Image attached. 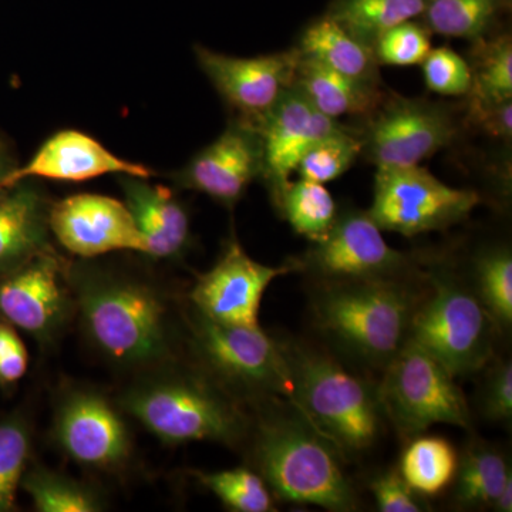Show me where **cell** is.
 I'll list each match as a JSON object with an SVG mask.
<instances>
[{"mask_svg":"<svg viewBox=\"0 0 512 512\" xmlns=\"http://www.w3.org/2000/svg\"><path fill=\"white\" fill-rule=\"evenodd\" d=\"M67 284L87 339L111 365L146 373L173 363V318L156 286L87 265L70 269Z\"/></svg>","mask_w":512,"mask_h":512,"instance_id":"obj_1","label":"cell"},{"mask_svg":"<svg viewBox=\"0 0 512 512\" xmlns=\"http://www.w3.org/2000/svg\"><path fill=\"white\" fill-rule=\"evenodd\" d=\"M261 404L252 420L251 460L272 495L293 504L325 510H357L355 488L343 470V457L320 436L289 400Z\"/></svg>","mask_w":512,"mask_h":512,"instance_id":"obj_2","label":"cell"},{"mask_svg":"<svg viewBox=\"0 0 512 512\" xmlns=\"http://www.w3.org/2000/svg\"><path fill=\"white\" fill-rule=\"evenodd\" d=\"M242 403L200 367L178 369L174 363L141 373L120 397V406L168 446H242L252 424Z\"/></svg>","mask_w":512,"mask_h":512,"instance_id":"obj_3","label":"cell"},{"mask_svg":"<svg viewBox=\"0 0 512 512\" xmlns=\"http://www.w3.org/2000/svg\"><path fill=\"white\" fill-rule=\"evenodd\" d=\"M292 380L291 402L343 460L375 446L383 412L376 386L335 357L301 342H281Z\"/></svg>","mask_w":512,"mask_h":512,"instance_id":"obj_4","label":"cell"},{"mask_svg":"<svg viewBox=\"0 0 512 512\" xmlns=\"http://www.w3.org/2000/svg\"><path fill=\"white\" fill-rule=\"evenodd\" d=\"M417 302L406 279L328 282L313 296V323L343 353L382 372L409 339Z\"/></svg>","mask_w":512,"mask_h":512,"instance_id":"obj_5","label":"cell"},{"mask_svg":"<svg viewBox=\"0 0 512 512\" xmlns=\"http://www.w3.org/2000/svg\"><path fill=\"white\" fill-rule=\"evenodd\" d=\"M188 345L197 367L245 402L291 400L292 380L282 343L259 328L225 325L192 308Z\"/></svg>","mask_w":512,"mask_h":512,"instance_id":"obj_6","label":"cell"},{"mask_svg":"<svg viewBox=\"0 0 512 512\" xmlns=\"http://www.w3.org/2000/svg\"><path fill=\"white\" fill-rule=\"evenodd\" d=\"M495 330L497 325L473 289L451 275L439 274L430 276L429 292L414 308L409 339L457 379L487 366Z\"/></svg>","mask_w":512,"mask_h":512,"instance_id":"obj_7","label":"cell"},{"mask_svg":"<svg viewBox=\"0 0 512 512\" xmlns=\"http://www.w3.org/2000/svg\"><path fill=\"white\" fill-rule=\"evenodd\" d=\"M377 397L400 437L412 440L434 424L470 429L471 414L456 377L413 340L382 370Z\"/></svg>","mask_w":512,"mask_h":512,"instance_id":"obj_8","label":"cell"},{"mask_svg":"<svg viewBox=\"0 0 512 512\" xmlns=\"http://www.w3.org/2000/svg\"><path fill=\"white\" fill-rule=\"evenodd\" d=\"M480 202L478 192L450 187L420 165L377 167L367 214L382 231L417 237L466 221Z\"/></svg>","mask_w":512,"mask_h":512,"instance_id":"obj_9","label":"cell"},{"mask_svg":"<svg viewBox=\"0 0 512 512\" xmlns=\"http://www.w3.org/2000/svg\"><path fill=\"white\" fill-rule=\"evenodd\" d=\"M457 121L448 104L427 99L386 96L356 133L362 154L376 167L420 165L457 136Z\"/></svg>","mask_w":512,"mask_h":512,"instance_id":"obj_10","label":"cell"},{"mask_svg":"<svg viewBox=\"0 0 512 512\" xmlns=\"http://www.w3.org/2000/svg\"><path fill=\"white\" fill-rule=\"evenodd\" d=\"M299 271L311 272L320 284L369 279H404L409 256L387 244L382 229L367 211L339 212L328 234L312 242Z\"/></svg>","mask_w":512,"mask_h":512,"instance_id":"obj_11","label":"cell"},{"mask_svg":"<svg viewBox=\"0 0 512 512\" xmlns=\"http://www.w3.org/2000/svg\"><path fill=\"white\" fill-rule=\"evenodd\" d=\"M67 266L53 248L0 275V319L50 345L76 311Z\"/></svg>","mask_w":512,"mask_h":512,"instance_id":"obj_12","label":"cell"},{"mask_svg":"<svg viewBox=\"0 0 512 512\" xmlns=\"http://www.w3.org/2000/svg\"><path fill=\"white\" fill-rule=\"evenodd\" d=\"M298 271V261L279 266L256 262L231 238L217 264L198 276L190 292L192 308L225 325L259 328V308L268 286Z\"/></svg>","mask_w":512,"mask_h":512,"instance_id":"obj_13","label":"cell"},{"mask_svg":"<svg viewBox=\"0 0 512 512\" xmlns=\"http://www.w3.org/2000/svg\"><path fill=\"white\" fill-rule=\"evenodd\" d=\"M53 434L64 453L83 466L114 470L131 454L126 421L104 394L86 387L60 396Z\"/></svg>","mask_w":512,"mask_h":512,"instance_id":"obj_14","label":"cell"},{"mask_svg":"<svg viewBox=\"0 0 512 512\" xmlns=\"http://www.w3.org/2000/svg\"><path fill=\"white\" fill-rule=\"evenodd\" d=\"M197 62L237 119L254 123L275 106L295 80L299 52L255 57L228 56L204 46H195Z\"/></svg>","mask_w":512,"mask_h":512,"instance_id":"obj_15","label":"cell"},{"mask_svg":"<svg viewBox=\"0 0 512 512\" xmlns=\"http://www.w3.org/2000/svg\"><path fill=\"white\" fill-rule=\"evenodd\" d=\"M258 131L262 144V175L271 200L279 207L291 175L303 154L322 138L338 133L345 126L320 113L295 87L286 90L264 116L249 123Z\"/></svg>","mask_w":512,"mask_h":512,"instance_id":"obj_16","label":"cell"},{"mask_svg":"<svg viewBox=\"0 0 512 512\" xmlns=\"http://www.w3.org/2000/svg\"><path fill=\"white\" fill-rule=\"evenodd\" d=\"M49 227L66 251L90 259L116 251L146 255V239L126 202L100 194H76L52 202Z\"/></svg>","mask_w":512,"mask_h":512,"instance_id":"obj_17","label":"cell"},{"mask_svg":"<svg viewBox=\"0 0 512 512\" xmlns=\"http://www.w3.org/2000/svg\"><path fill=\"white\" fill-rule=\"evenodd\" d=\"M262 144L247 121L234 119L220 137L171 175L184 190L201 192L224 207L238 204L249 185L262 175Z\"/></svg>","mask_w":512,"mask_h":512,"instance_id":"obj_18","label":"cell"},{"mask_svg":"<svg viewBox=\"0 0 512 512\" xmlns=\"http://www.w3.org/2000/svg\"><path fill=\"white\" fill-rule=\"evenodd\" d=\"M133 175L150 178L146 165L124 160L107 150L96 138L76 130H63L47 138L25 165H16L3 181L2 188L13 187L33 178L82 183L103 175Z\"/></svg>","mask_w":512,"mask_h":512,"instance_id":"obj_19","label":"cell"},{"mask_svg":"<svg viewBox=\"0 0 512 512\" xmlns=\"http://www.w3.org/2000/svg\"><path fill=\"white\" fill-rule=\"evenodd\" d=\"M126 205L146 239V256L151 259H177L191 241L190 217L174 192L148 178L117 175Z\"/></svg>","mask_w":512,"mask_h":512,"instance_id":"obj_20","label":"cell"},{"mask_svg":"<svg viewBox=\"0 0 512 512\" xmlns=\"http://www.w3.org/2000/svg\"><path fill=\"white\" fill-rule=\"evenodd\" d=\"M50 205L29 181L0 190V275L52 248Z\"/></svg>","mask_w":512,"mask_h":512,"instance_id":"obj_21","label":"cell"},{"mask_svg":"<svg viewBox=\"0 0 512 512\" xmlns=\"http://www.w3.org/2000/svg\"><path fill=\"white\" fill-rule=\"evenodd\" d=\"M293 87L332 120L343 116L367 117L386 97L377 84L357 82L301 55Z\"/></svg>","mask_w":512,"mask_h":512,"instance_id":"obj_22","label":"cell"},{"mask_svg":"<svg viewBox=\"0 0 512 512\" xmlns=\"http://www.w3.org/2000/svg\"><path fill=\"white\" fill-rule=\"evenodd\" d=\"M299 55L357 82L382 84L375 50L328 15L311 23L299 40Z\"/></svg>","mask_w":512,"mask_h":512,"instance_id":"obj_23","label":"cell"},{"mask_svg":"<svg viewBox=\"0 0 512 512\" xmlns=\"http://www.w3.org/2000/svg\"><path fill=\"white\" fill-rule=\"evenodd\" d=\"M431 0H335L328 16L338 22L350 35L375 46L386 30L421 18Z\"/></svg>","mask_w":512,"mask_h":512,"instance_id":"obj_24","label":"cell"},{"mask_svg":"<svg viewBox=\"0 0 512 512\" xmlns=\"http://www.w3.org/2000/svg\"><path fill=\"white\" fill-rule=\"evenodd\" d=\"M470 50L473 86L468 93L470 106H490L512 99L511 36L483 37Z\"/></svg>","mask_w":512,"mask_h":512,"instance_id":"obj_25","label":"cell"},{"mask_svg":"<svg viewBox=\"0 0 512 512\" xmlns=\"http://www.w3.org/2000/svg\"><path fill=\"white\" fill-rule=\"evenodd\" d=\"M457 467L456 450L447 440L417 436L403 451L399 473L421 497H434L453 483Z\"/></svg>","mask_w":512,"mask_h":512,"instance_id":"obj_26","label":"cell"},{"mask_svg":"<svg viewBox=\"0 0 512 512\" xmlns=\"http://www.w3.org/2000/svg\"><path fill=\"white\" fill-rule=\"evenodd\" d=\"M511 476L507 460L495 448H468L454 477V500L460 507H493L505 481Z\"/></svg>","mask_w":512,"mask_h":512,"instance_id":"obj_27","label":"cell"},{"mask_svg":"<svg viewBox=\"0 0 512 512\" xmlns=\"http://www.w3.org/2000/svg\"><path fill=\"white\" fill-rule=\"evenodd\" d=\"M507 0H431L421 15L431 33L476 42L488 35Z\"/></svg>","mask_w":512,"mask_h":512,"instance_id":"obj_28","label":"cell"},{"mask_svg":"<svg viewBox=\"0 0 512 512\" xmlns=\"http://www.w3.org/2000/svg\"><path fill=\"white\" fill-rule=\"evenodd\" d=\"M296 234L311 242L325 237L338 218L339 210L325 184L315 181H291L276 208Z\"/></svg>","mask_w":512,"mask_h":512,"instance_id":"obj_29","label":"cell"},{"mask_svg":"<svg viewBox=\"0 0 512 512\" xmlns=\"http://www.w3.org/2000/svg\"><path fill=\"white\" fill-rule=\"evenodd\" d=\"M20 487L29 494L36 510L40 512L103 510V503L92 488L50 468L33 467L23 476Z\"/></svg>","mask_w":512,"mask_h":512,"instance_id":"obj_30","label":"cell"},{"mask_svg":"<svg viewBox=\"0 0 512 512\" xmlns=\"http://www.w3.org/2000/svg\"><path fill=\"white\" fill-rule=\"evenodd\" d=\"M498 329L512 325V255L507 247L488 249L474 264V289Z\"/></svg>","mask_w":512,"mask_h":512,"instance_id":"obj_31","label":"cell"},{"mask_svg":"<svg viewBox=\"0 0 512 512\" xmlns=\"http://www.w3.org/2000/svg\"><path fill=\"white\" fill-rule=\"evenodd\" d=\"M194 476L229 510L237 512L275 511L274 495L255 470L247 467L232 470L194 471Z\"/></svg>","mask_w":512,"mask_h":512,"instance_id":"obj_32","label":"cell"},{"mask_svg":"<svg viewBox=\"0 0 512 512\" xmlns=\"http://www.w3.org/2000/svg\"><path fill=\"white\" fill-rule=\"evenodd\" d=\"M32 450V430L25 417L12 414L0 420V512L16 507L18 488Z\"/></svg>","mask_w":512,"mask_h":512,"instance_id":"obj_33","label":"cell"},{"mask_svg":"<svg viewBox=\"0 0 512 512\" xmlns=\"http://www.w3.org/2000/svg\"><path fill=\"white\" fill-rule=\"evenodd\" d=\"M362 154V144L355 131L343 128L338 133L316 141L303 154L295 174L303 180L326 184L346 173Z\"/></svg>","mask_w":512,"mask_h":512,"instance_id":"obj_34","label":"cell"},{"mask_svg":"<svg viewBox=\"0 0 512 512\" xmlns=\"http://www.w3.org/2000/svg\"><path fill=\"white\" fill-rule=\"evenodd\" d=\"M431 32L423 23L407 20L386 30L376 40L379 66H416L423 63L431 50Z\"/></svg>","mask_w":512,"mask_h":512,"instance_id":"obj_35","label":"cell"},{"mask_svg":"<svg viewBox=\"0 0 512 512\" xmlns=\"http://www.w3.org/2000/svg\"><path fill=\"white\" fill-rule=\"evenodd\" d=\"M421 69L426 86L441 96H468L473 86L470 64L447 46L431 47Z\"/></svg>","mask_w":512,"mask_h":512,"instance_id":"obj_36","label":"cell"},{"mask_svg":"<svg viewBox=\"0 0 512 512\" xmlns=\"http://www.w3.org/2000/svg\"><path fill=\"white\" fill-rule=\"evenodd\" d=\"M377 510L382 512H420L426 510L421 495L417 494L400 476L399 470L379 474L370 483Z\"/></svg>","mask_w":512,"mask_h":512,"instance_id":"obj_37","label":"cell"},{"mask_svg":"<svg viewBox=\"0 0 512 512\" xmlns=\"http://www.w3.org/2000/svg\"><path fill=\"white\" fill-rule=\"evenodd\" d=\"M481 410L485 419L491 421H510L512 417V365L498 363L488 373L481 396Z\"/></svg>","mask_w":512,"mask_h":512,"instance_id":"obj_38","label":"cell"},{"mask_svg":"<svg viewBox=\"0 0 512 512\" xmlns=\"http://www.w3.org/2000/svg\"><path fill=\"white\" fill-rule=\"evenodd\" d=\"M468 119L483 127L490 136L511 141L512 99L490 106H468Z\"/></svg>","mask_w":512,"mask_h":512,"instance_id":"obj_39","label":"cell"},{"mask_svg":"<svg viewBox=\"0 0 512 512\" xmlns=\"http://www.w3.org/2000/svg\"><path fill=\"white\" fill-rule=\"evenodd\" d=\"M25 349V345L20 340L18 333L15 332V328L2 320L0 322V359Z\"/></svg>","mask_w":512,"mask_h":512,"instance_id":"obj_40","label":"cell"},{"mask_svg":"<svg viewBox=\"0 0 512 512\" xmlns=\"http://www.w3.org/2000/svg\"><path fill=\"white\" fill-rule=\"evenodd\" d=\"M493 510L497 512L512 511V476L505 481L503 490L500 491L497 500L494 501Z\"/></svg>","mask_w":512,"mask_h":512,"instance_id":"obj_41","label":"cell"},{"mask_svg":"<svg viewBox=\"0 0 512 512\" xmlns=\"http://www.w3.org/2000/svg\"><path fill=\"white\" fill-rule=\"evenodd\" d=\"M15 167L16 165L13 164L12 158H10L8 148L0 140V190H2L3 181Z\"/></svg>","mask_w":512,"mask_h":512,"instance_id":"obj_42","label":"cell"},{"mask_svg":"<svg viewBox=\"0 0 512 512\" xmlns=\"http://www.w3.org/2000/svg\"><path fill=\"white\" fill-rule=\"evenodd\" d=\"M508 3H511V0H507Z\"/></svg>","mask_w":512,"mask_h":512,"instance_id":"obj_43","label":"cell"}]
</instances>
